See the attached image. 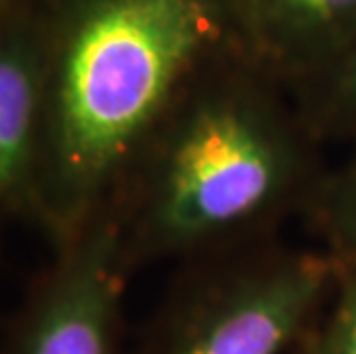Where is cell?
Segmentation results:
<instances>
[{"mask_svg":"<svg viewBox=\"0 0 356 354\" xmlns=\"http://www.w3.org/2000/svg\"><path fill=\"white\" fill-rule=\"evenodd\" d=\"M129 262L122 223L108 207L63 246L19 354H120Z\"/></svg>","mask_w":356,"mask_h":354,"instance_id":"obj_4","label":"cell"},{"mask_svg":"<svg viewBox=\"0 0 356 354\" xmlns=\"http://www.w3.org/2000/svg\"><path fill=\"white\" fill-rule=\"evenodd\" d=\"M47 106V63L28 42L0 47V195L37 193Z\"/></svg>","mask_w":356,"mask_h":354,"instance_id":"obj_6","label":"cell"},{"mask_svg":"<svg viewBox=\"0 0 356 354\" xmlns=\"http://www.w3.org/2000/svg\"><path fill=\"white\" fill-rule=\"evenodd\" d=\"M294 354H356V267L336 265V281Z\"/></svg>","mask_w":356,"mask_h":354,"instance_id":"obj_9","label":"cell"},{"mask_svg":"<svg viewBox=\"0 0 356 354\" xmlns=\"http://www.w3.org/2000/svg\"><path fill=\"white\" fill-rule=\"evenodd\" d=\"M230 51L223 0H72L47 60L35 193L60 244L108 209L181 92Z\"/></svg>","mask_w":356,"mask_h":354,"instance_id":"obj_1","label":"cell"},{"mask_svg":"<svg viewBox=\"0 0 356 354\" xmlns=\"http://www.w3.org/2000/svg\"><path fill=\"white\" fill-rule=\"evenodd\" d=\"M290 95L317 140L356 145V40Z\"/></svg>","mask_w":356,"mask_h":354,"instance_id":"obj_7","label":"cell"},{"mask_svg":"<svg viewBox=\"0 0 356 354\" xmlns=\"http://www.w3.org/2000/svg\"><path fill=\"white\" fill-rule=\"evenodd\" d=\"M241 51L290 90L356 40V0H223Z\"/></svg>","mask_w":356,"mask_h":354,"instance_id":"obj_5","label":"cell"},{"mask_svg":"<svg viewBox=\"0 0 356 354\" xmlns=\"http://www.w3.org/2000/svg\"><path fill=\"white\" fill-rule=\"evenodd\" d=\"M320 145L283 83L244 51L221 56L136 161L138 202L118 214L129 258L218 255L267 237L306 209L327 168Z\"/></svg>","mask_w":356,"mask_h":354,"instance_id":"obj_2","label":"cell"},{"mask_svg":"<svg viewBox=\"0 0 356 354\" xmlns=\"http://www.w3.org/2000/svg\"><path fill=\"white\" fill-rule=\"evenodd\" d=\"M336 281L322 248H253L214 265L172 308L152 354H283Z\"/></svg>","mask_w":356,"mask_h":354,"instance_id":"obj_3","label":"cell"},{"mask_svg":"<svg viewBox=\"0 0 356 354\" xmlns=\"http://www.w3.org/2000/svg\"><path fill=\"white\" fill-rule=\"evenodd\" d=\"M336 265L356 267V145L333 168H324L304 209Z\"/></svg>","mask_w":356,"mask_h":354,"instance_id":"obj_8","label":"cell"}]
</instances>
